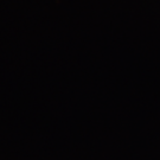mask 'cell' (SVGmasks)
<instances>
[]
</instances>
